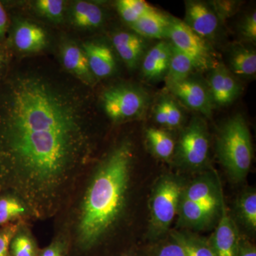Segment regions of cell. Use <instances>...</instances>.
Wrapping results in <instances>:
<instances>
[{"label":"cell","mask_w":256,"mask_h":256,"mask_svg":"<svg viewBox=\"0 0 256 256\" xmlns=\"http://www.w3.org/2000/svg\"><path fill=\"white\" fill-rule=\"evenodd\" d=\"M90 111L82 84L60 76L11 70L0 82V192L34 220L64 210L92 162Z\"/></svg>","instance_id":"cell-1"},{"label":"cell","mask_w":256,"mask_h":256,"mask_svg":"<svg viewBox=\"0 0 256 256\" xmlns=\"http://www.w3.org/2000/svg\"><path fill=\"white\" fill-rule=\"evenodd\" d=\"M133 159L132 144L122 141L79 183L64 228L70 240L69 256H106V247L127 212Z\"/></svg>","instance_id":"cell-2"},{"label":"cell","mask_w":256,"mask_h":256,"mask_svg":"<svg viewBox=\"0 0 256 256\" xmlns=\"http://www.w3.org/2000/svg\"><path fill=\"white\" fill-rule=\"evenodd\" d=\"M220 164L235 183L246 180L254 158L252 136L244 116L236 114L222 124L216 143Z\"/></svg>","instance_id":"cell-3"},{"label":"cell","mask_w":256,"mask_h":256,"mask_svg":"<svg viewBox=\"0 0 256 256\" xmlns=\"http://www.w3.org/2000/svg\"><path fill=\"white\" fill-rule=\"evenodd\" d=\"M186 183L182 176L175 174L162 175L154 182L149 200L148 242H156L169 234Z\"/></svg>","instance_id":"cell-4"},{"label":"cell","mask_w":256,"mask_h":256,"mask_svg":"<svg viewBox=\"0 0 256 256\" xmlns=\"http://www.w3.org/2000/svg\"><path fill=\"white\" fill-rule=\"evenodd\" d=\"M210 150L206 124L200 118H194L175 144L173 160L181 169L201 172L208 164Z\"/></svg>","instance_id":"cell-5"},{"label":"cell","mask_w":256,"mask_h":256,"mask_svg":"<svg viewBox=\"0 0 256 256\" xmlns=\"http://www.w3.org/2000/svg\"><path fill=\"white\" fill-rule=\"evenodd\" d=\"M101 101L108 117L121 122L140 117L148 106V96L140 88L120 85L106 90Z\"/></svg>","instance_id":"cell-6"},{"label":"cell","mask_w":256,"mask_h":256,"mask_svg":"<svg viewBox=\"0 0 256 256\" xmlns=\"http://www.w3.org/2000/svg\"><path fill=\"white\" fill-rule=\"evenodd\" d=\"M168 37L173 46L191 58L196 69H212L216 64L206 40L198 36L183 21L170 18Z\"/></svg>","instance_id":"cell-7"},{"label":"cell","mask_w":256,"mask_h":256,"mask_svg":"<svg viewBox=\"0 0 256 256\" xmlns=\"http://www.w3.org/2000/svg\"><path fill=\"white\" fill-rule=\"evenodd\" d=\"M223 200L220 204L200 203L181 196L176 216V227L188 232L208 228L218 220Z\"/></svg>","instance_id":"cell-8"},{"label":"cell","mask_w":256,"mask_h":256,"mask_svg":"<svg viewBox=\"0 0 256 256\" xmlns=\"http://www.w3.org/2000/svg\"><path fill=\"white\" fill-rule=\"evenodd\" d=\"M216 226L214 232L208 238L215 256H236L242 236L233 216L229 214L224 200Z\"/></svg>","instance_id":"cell-9"},{"label":"cell","mask_w":256,"mask_h":256,"mask_svg":"<svg viewBox=\"0 0 256 256\" xmlns=\"http://www.w3.org/2000/svg\"><path fill=\"white\" fill-rule=\"evenodd\" d=\"M168 86L170 92L188 108L208 118L212 116L214 102L206 84L190 76Z\"/></svg>","instance_id":"cell-10"},{"label":"cell","mask_w":256,"mask_h":256,"mask_svg":"<svg viewBox=\"0 0 256 256\" xmlns=\"http://www.w3.org/2000/svg\"><path fill=\"white\" fill-rule=\"evenodd\" d=\"M214 105L226 106L236 100L242 86L228 67L216 63L212 68L208 84Z\"/></svg>","instance_id":"cell-11"},{"label":"cell","mask_w":256,"mask_h":256,"mask_svg":"<svg viewBox=\"0 0 256 256\" xmlns=\"http://www.w3.org/2000/svg\"><path fill=\"white\" fill-rule=\"evenodd\" d=\"M182 197L200 203L220 204L224 197L220 178L212 170H204L191 182H186Z\"/></svg>","instance_id":"cell-12"},{"label":"cell","mask_w":256,"mask_h":256,"mask_svg":"<svg viewBox=\"0 0 256 256\" xmlns=\"http://www.w3.org/2000/svg\"><path fill=\"white\" fill-rule=\"evenodd\" d=\"M184 22L203 40H212L218 31L220 18L215 10L206 3L188 1Z\"/></svg>","instance_id":"cell-13"},{"label":"cell","mask_w":256,"mask_h":256,"mask_svg":"<svg viewBox=\"0 0 256 256\" xmlns=\"http://www.w3.org/2000/svg\"><path fill=\"white\" fill-rule=\"evenodd\" d=\"M82 50L94 77L104 78L114 73L116 60L112 50L105 44L86 42L82 45Z\"/></svg>","instance_id":"cell-14"},{"label":"cell","mask_w":256,"mask_h":256,"mask_svg":"<svg viewBox=\"0 0 256 256\" xmlns=\"http://www.w3.org/2000/svg\"><path fill=\"white\" fill-rule=\"evenodd\" d=\"M11 41L20 52H37L46 46V35L38 25L20 22L15 24Z\"/></svg>","instance_id":"cell-15"},{"label":"cell","mask_w":256,"mask_h":256,"mask_svg":"<svg viewBox=\"0 0 256 256\" xmlns=\"http://www.w3.org/2000/svg\"><path fill=\"white\" fill-rule=\"evenodd\" d=\"M172 54V44L160 42L153 46L144 57L142 72L144 78L156 80L165 77L169 68Z\"/></svg>","instance_id":"cell-16"},{"label":"cell","mask_w":256,"mask_h":256,"mask_svg":"<svg viewBox=\"0 0 256 256\" xmlns=\"http://www.w3.org/2000/svg\"><path fill=\"white\" fill-rule=\"evenodd\" d=\"M112 44L120 57L130 68L137 66L146 50V42L136 33L121 32L112 37Z\"/></svg>","instance_id":"cell-17"},{"label":"cell","mask_w":256,"mask_h":256,"mask_svg":"<svg viewBox=\"0 0 256 256\" xmlns=\"http://www.w3.org/2000/svg\"><path fill=\"white\" fill-rule=\"evenodd\" d=\"M62 60L64 68L82 84H94L95 77L89 67L86 56L80 47L72 43L64 44L62 48Z\"/></svg>","instance_id":"cell-18"},{"label":"cell","mask_w":256,"mask_h":256,"mask_svg":"<svg viewBox=\"0 0 256 256\" xmlns=\"http://www.w3.org/2000/svg\"><path fill=\"white\" fill-rule=\"evenodd\" d=\"M34 220L31 210L18 195L0 192V227L18 222Z\"/></svg>","instance_id":"cell-19"},{"label":"cell","mask_w":256,"mask_h":256,"mask_svg":"<svg viewBox=\"0 0 256 256\" xmlns=\"http://www.w3.org/2000/svg\"><path fill=\"white\" fill-rule=\"evenodd\" d=\"M234 220L240 224L248 234L254 236L256 232V191L255 188L244 190L238 195L234 206Z\"/></svg>","instance_id":"cell-20"},{"label":"cell","mask_w":256,"mask_h":256,"mask_svg":"<svg viewBox=\"0 0 256 256\" xmlns=\"http://www.w3.org/2000/svg\"><path fill=\"white\" fill-rule=\"evenodd\" d=\"M170 24V18L156 9L144 14L130 26L140 36L159 40L168 37Z\"/></svg>","instance_id":"cell-21"},{"label":"cell","mask_w":256,"mask_h":256,"mask_svg":"<svg viewBox=\"0 0 256 256\" xmlns=\"http://www.w3.org/2000/svg\"><path fill=\"white\" fill-rule=\"evenodd\" d=\"M229 70L236 77L252 78L256 74V52L252 48L237 45L229 56Z\"/></svg>","instance_id":"cell-22"},{"label":"cell","mask_w":256,"mask_h":256,"mask_svg":"<svg viewBox=\"0 0 256 256\" xmlns=\"http://www.w3.org/2000/svg\"><path fill=\"white\" fill-rule=\"evenodd\" d=\"M40 248L30 228V222L18 226L10 244V256H38Z\"/></svg>","instance_id":"cell-23"},{"label":"cell","mask_w":256,"mask_h":256,"mask_svg":"<svg viewBox=\"0 0 256 256\" xmlns=\"http://www.w3.org/2000/svg\"><path fill=\"white\" fill-rule=\"evenodd\" d=\"M146 140L152 152L158 158L169 161L174 156L176 142L164 130L150 128L146 130Z\"/></svg>","instance_id":"cell-24"},{"label":"cell","mask_w":256,"mask_h":256,"mask_svg":"<svg viewBox=\"0 0 256 256\" xmlns=\"http://www.w3.org/2000/svg\"><path fill=\"white\" fill-rule=\"evenodd\" d=\"M195 68L191 58L172 45L169 68L165 76L168 85L188 78Z\"/></svg>","instance_id":"cell-25"},{"label":"cell","mask_w":256,"mask_h":256,"mask_svg":"<svg viewBox=\"0 0 256 256\" xmlns=\"http://www.w3.org/2000/svg\"><path fill=\"white\" fill-rule=\"evenodd\" d=\"M72 16L75 24L82 28H98L104 21V12L100 6L88 2H77Z\"/></svg>","instance_id":"cell-26"},{"label":"cell","mask_w":256,"mask_h":256,"mask_svg":"<svg viewBox=\"0 0 256 256\" xmlns=\"http://www.w3.org/2000/svg\"><path fill=\"white\" fill-rule=\"evenodd\" d=\"M172 232L181 242L186 256H215L208 238L188 230Z\"/></svg>","instance_id":"cell-27"},{"label":"cell","mask_w":256,"mask_h":256,"mask_svg":"<svg viewBox=\"0 0 256 256\" xmlns=\"http://www.w3.org/2000/svg\"><path fill=\"white\" fill-rule=\"evenodd\" d=\"M146 256H186L181 242L172 230L162 238L142 247Z\"/></svg>","instance_id":"cell-28"},{"label":"cell","mask_w":256,"mask_h":256,"mask_svg":"<svg viewBox=\"0 0 256 256\" xmlns=\"http://www.w3.org/2000/svg\"><path fill=\"white\" fill-rule=\"evenodd\" d=\"M154 117L160 126L172 129L180 127L182 124V112L176 102L169 98H164L156 104Z\"/></svg>","instance_id":"cell-29"},{"label":"cell","mask_w":256,"mask_h":256,"mask_svg":"<svg viewBox=\"0 0 256 256\" xmlns=\"http://www.w3.org/2000/svg\"><path fill=\"white\" fill-rule=\"evenodd\" d=\"M118 11L124 22L130 25L156 8L142 0H120L116 3Z\"/></svg>","instance_id":"cell-30"},{"label":"cell","mask_w":256,"mask_h":256,"mask_svg":"<svg viewBox=\"0 0 256 256\" xmlns=\"http://www.w3.org/2000/svg\"><path fill=\"white\" fill-rule=\"evenodd\" d=\"M70 250V240L63 229L56 234L48 246L40 248L38 256H69Z\"/></svg>","instance_id":"cell-31"},{"label":"cell","mask_w":256,"mask_h":256,"mask_svg":"<svg viewBox=\"0 0 256 256\" xmlns=\"http://www.w3.org/2000/svg\"><path fill=\"white\" fill-rule=\"evenodd\" d=\"M65 2L62 0H38L36 10L45 18L55 21H60L63 18Z\"/></svg>","instance_id":"cell-32"},{"label":"cell","mask_w":256,"mask_h":256,"mask_svg":"<svg viewBox=\"0 0 256 256\" xmlns=\"http://www.w3.org/2000/svg\"><path fill=\"white\" fill-rule=\"evenodd\" d=\"M21 223L22 222L0 227V256H10V242Z\"/></svg>","instance_id":"cell-33"},{"label":"cell","mask_w":256,"mask_h":256,"mask_svg":"<svg viewBox=\"0 0 256 256\" xmlns=\"http://www.w3.org/2000/svg\"><path fill=\"white\" fill-rule=\"evenodd\" d=\"M240 32L245 40L252 42L256 40V13L252 12V14L248 15L242 21L240 26Z\"/></svg>","instance_id":"cell-34"},{"label":"cell","mask_w":256,"mask_h":256,"mask_svg":"<svg viewBox=\"0 0 256 256\" xmlns=\"http://www.w3.org/2000/svg\"><path fill=\"white\" fill-rule=\"evenodd\" d=\"M236 256H256L255 244L246 237H242Z\"/></svg>","instance_id":"cell-35"},{"label":"cell","mask_w":256,"mask_h":256,"mask_svg":"<svg viewBox=\"0 0 256 256\" xmlns=\"http://www.w3.org/2000/svg\"><path fill=\"white\" fill-rule=\"evenodd\" d=\"M9 28V18L6 10L0 2V43L4 40Z\"/></svg>","instance_id":"cell-36"},{"label":"cell","mask_w":256,"mask_h":256,"mask_svg":"<svg viewBox=\"0 0 256 256\" xmlns=\"http://www.w3.org/2000/svg\"><path fill=\"white\" fill-rule=\"evenodd\" d=\"M9 53L2 43H0V82L8 73Z\"/></svg>","instance_id":"cell-37"},{"label":"cell","mask_w":256,"mask_h":256,"mask_svg":"<svg viewBox=\"0 0 256 256\" xmlns=\"http://www.w3.org/2000/svg\"><path fill=\"white\" fill-rule=\"evenodd\" d=\"M105 256H146L142 248L130 247L121 249Z\"/></svg>","instance_id":"cell-38"}]
</instances>
